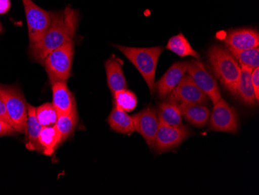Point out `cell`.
Here are the masks:
<instances>
[{"instance_id": "18", "label": "cell", "mask_w": 259, "mask_h": 195, "mask_svg": "<svg viewBox=\"0 0 259 195\" xmlns=\"http://www.w3.org/2000/svg\"><path fill=\"white\" fill-rule=\"evenodd\" d=\"M183 118L197 128L204 127L207 124L210 111L203 104H180Z\"/></svg>"}, {"instance_id": "24", "label": "cell", "mask_w": 259, "mask_h": 195, "mask_svg": "<svg viewBox=\"0 0 259 195\" xmlns=\"http://www.w3.org/2000/svg\"><path fill=\"white\" fill-rule=\"evenodd\" d=\"M113 104L115 107L127 113L136 108L138 98L132 90L123 89L113 95Z\"/></svg>"}, {"instance_id": "30", "label": "cell", "mask_w": 259, "mask_h": 195, "mask_svg": "<svg viewBox=\"0 0 259 195\" xmlns=\"http://www.w3.org/2000/svg\"><path fill=\"white\" fill-rule=\"evenodd\" d=\"M10 7H11L10 0H0V15L7 14Z\"/></svg>"}, {"instance_id": "22", "label": "cell", "mask_w": 259, "mask_h": 195, "mask_svg": "<svg viewBox=\"0 0 259 195\" xmlns=\"http://www.w3.org/2000/svg\"><path fill=\"white\" fill-rule=\"evenodd\" d=\"M167 49L180 57L191 56L199 59V54L192 47L189 41L182 33L169 39Z\"/></svg>"}, {"instance_id": "16", "label": "cell", "mask_w": 259, "mask_h": 195, "mask_svg": "<svg viewBox=\"0 0 259 195\" xmlns=\"http://www.w3.org/2000/svg\"><path fill=\"white\" fill-rule=\"evenodd\" d=\"M241 75L235 96L246 105L255 106L257 100L251 83V72L254 68L241 65Z\"/></svg>"}, {"instance_id": "31", "label": "cell", "mask_w": 259, "mask_h": 195, "mask_svg": "<svg viewBox=\"0 0 259 195\" xmlns=\"http://www.w3.org/2000/svg\"><path fill=\"white\" fill-rule=\"evenodd\" d=\"M3 31V26L2 24H1V22H0V33H2Z\"/></svg>"}, {"instance_id": "20", "label": "cell", "mask_w": 259, "mask_h": 195, "mask_svg": "<svg viewBox=\"0 0 259 195\" xmlns=\"http://www.w3.org/2000/svg\"><path fill=\"white\" fill-rule=\"evenodd\" d=\"M62 136L56 126L42 128L39 135V144L40 150L47 155H51L55 152V148L62 143Z\"/></svg>"}, {"instance_id": "28", "label": "cell", "mask_w": 259, "mask_h": 195, "mask_svg": "<svg viewBox=\"0 0 259 195\" xmlns=\"http://www.w3.org/2000/svg\"><path fill=\"white\" fill-rule=\"evenodd\" d=\"M15 132V129L12 127L11 125H8L4 121L0 120V137L12 135Z\"/></svg>"}, {"instance_id": "23", "label": "cell", "mask_w": 259, "mask_h": 195, "mask_svg": "<svg viewBox=\"0 0 259 195\" xmlns=\"http://www.w3.org/2000/svg\"><path fill=\"white\" fill-rule=\"evenodd\" d=\"M77 123H78V116H77L76 108L74 109L69 113L58 115L55 126L60 132L62 142L73 133Z\"/></svg>"}, {"instance_id": "21", "label": "cell", "mask_w": 259, "mask_h": 195, "mask_svg": "<svg viewBox=\"0 0 259 195\" xmlns=\"http://www.w3.org/2000/svg\"><path fill=\"white\" fill-rule=\"evenodd\" d=\"M41 125L39 123L36 116V107L33 106H27V129L25 134L28 139V144L33 149L40 150L39 144V135L42 129Z\"/></svg>"}, {"instance_id": "19", "label": "cell", "mask_w": 259, "mask_h": 195, "mask_svg": "<svg viewBox=\"0 0 259 195\" xmlns=\"http://www.w3.org/2000/svg\"><path fill=\"white\" fill-rule=\"evenodd\" d=\"M107 123L112 130L118 133L131 135L135 132L132 117L115 106L107 119Z\"/></svg>"}, {"instance_id": "29", "label": "cell", "mask_w": 259, "mask_h": 195, "mask_svg": "<svg viewBox=\"0 0 259 195\" xmlns=\"http://www.w3.org/2000/svg\"><path fill=\"white\" fill-rule=\"evenodd\" d=\"M0 120L4 121V122L11 125L12 127H13L8 112H7V108H6L5 104L1 100V98H0Z\"/></svg>"}, {"instance_id": "6", "label": "cell", "mask_w": 259, "mask_h": 195, "mask_svg": "<svg viewBox=\"0 0 259 195\" xmlns=\"http://www.w3.org/2000/svg\"><path fill=\"white\" fill-rule=\"evenodd\" d=\"M28 27L30 45L41 40L48 29L50 27L51 13L36 5L32 0H22Z\"/></svg>"}, {"instance_id": "3", "label": "cell", "mask_w": 259, "mask_h": 195, "mask_svg": "<svg viewBox=\"0 0 259 195\" xmlns=\"http://www.w3.org/2000/svg\"><path fill=\"white\" fill-rule=\"evenodd\" d=\"M113 46L122 52L136 67L137 69L145 79L151 94L153 95L155 92L157 65L164 48L161 46L132 48L120 45H114Z\"/></svg>"}, {"instance_id": "13", "label": "cell", "mask_w": 259, "mask_h": 195, "mask_svg": "<svg viewBox=\"0 0 259 195\" xmlns=\"http://www.w3.org/2000/svg\"><path fill=\"white\" fill-rule=\"evenodd\" d=\"M188 62L173 64L163 76L155 84V92L160 98H166L174 90L187 72Z\"/></svg>"}, {"instance_id": "14", "label": "cell", "mask_w": 259, "mask_h": 195, "mask_svg": "<svg viewBox=\"0 0 259 195\" xmlns=\"http://www.w3.org/2000/svg\"><path fill=\"white\" fill-rule=\"evenodd\" d=\"M53 94V104L58 115L66 114L75 108V99L68 89L67 81H50Z\"/></svg>"}, {"instance_id": "2", "label": "cell", "mask_w": 259, "mask_h": 195, "mask_svg": "<svg viewBox=\"0 0 259 195\" xmlns=\"http://www.w3.org/2000/svg\"><path fill=\"white\" fill-rule=\"evenodd\" d=\"M208 60L211 69L223 87L235 96L241 69L232 54L221 46L213 45L208 51Z\"/></svg>"}, {"instance_id": "7", "label": "cell", "mask_w": 259, "mask_h": 195, "mask_svg": "<svg viewBox=\"0 0 259 195\" xmlns=\"http://www.w3.org/2000/svg\"><path fill=\"white\" fill-rule=\"evenodd\" d=\"M211 130L235 133L238 129V115L235 108L221 97L216 104L210 117Z\"/></svg>"}, {"instance_id": "8", "label": "cell", "mask_w": 259, "mask_h": 195, "mask_svg": "<svg viewBox=\"0 0 259 195\" xmlns=\"http://www.w3.org/2000/svg\"><path fill=\"white\" fill-rule=\"evenodd\" d=\"M187 72L195 84L207 96L213 104H216L221 98L218 82L214 77L206 70L203 64L198 60L190 61L188 62Z\"/></svg>"}, {"instance_id": "5", "label": "cell", "mask_w": 259, "mask_h": 195, "mask_svg": "<svg viewBox=\"0 0 259 195\" xmlns=\"http://www.w3.org/2000/svg\"><path fill=\"white\" fill-rule=\"evenodd\" d=\"M0 98L5 104L13 128L19 133H25L28 105L21 91L17 87L0 86Z\"/></svg>"}, {"instance_id": "15", "label": "cell", "mask_w": 259, "mask_h": 195, "mask_svg": "<svg viewBox=\"0 0 259 195\" xmlns=\"http://www.w3.org/2000/svg\"><path fill=\"white\" fill-rule=\"evenodd\" d=\"M158 117L161 123L168 126L181 127L184 125L180 104L168 98L159 104Z\"/></svg>"}, {"instance_id": "27", "label": "cell", "mask_w": 259, "mask_h": 195, "mask_svg": "<svg viewBox=\"0 0 259 195\" xmlns=\"http://www.w3.org/2000/svg\"><path fill=\"white\" fill-rule=\"evenodd\" d=\"M251 83H252L253 89H254V96L256 100H259V68L258 67L254 68L251 72Z\"/></svg>"}, {"instance_id": "17", "label": "cell", "mask_w": 259, "mask_h": 195, "mask_svg": "<svg viewBox=\"0 0 259 195\" xmlns=\"http://www.w3.org/2000/svg\"><path fill=\"white\" fill-rule=\"evenodd\" d=\"M107 84L112 94L126 88V81L121 65L114 58H110L105 62Z\"/></svg>"}, {"instance_id": "25", "label": "cell", "mask_w": 259, "mask_h": 195, "mask_svg": "<svg viewBox=\"0 0 259 195\" xmlns=\"http://www.w3.org/2000/svg\"><path fill=\"white\" fill-rule=\"evenodd\" d=\"M229 50V49H228ZM240 65L255 68L259 66L258 48L246 50H229Z\"/></svg>"}, {"instance_id": "10", "label": "cell", "mask_w": 259, "mask_h": 195, "mask_svg": "<svg viewBox=\"0 0 259 195\" xmlns=\"http://www.w3.org/2000/svg\"><path fill=\"white\" fill-rule=\"evenodd\" d=\"M135 131L145 139L151 149L155 148V138L158 132V112L153 107H148L132 116Z\"/></svg>"}, {"instance_id": "26", "label": "cell", "mask_w": 259, "mask_h": 195, "mask_svg": "<svg viewBox=\"0 0 259 195\" xmlns=\"http://www.w3.org/2000/svg\"><path fill=\"white\" fill-rule=\"evenodd\" d=\"M36 116L42 127L53 126L58 120V113L52 103H47L36 107Z\"/></svg>"}, {"instance_id": "4", "label": "cell", "mask_w": 259, "mask_h": 195, "mask_svg": "<svg viewBox=\"0 0 259 195\" xmlns=\"http://www.w3.org/2000/svg\"><path fill=\"white\" fill-rule=\"evenodd\" d=\"M74 46L75 43L72 39L52 51L45 58L43 65L50 81H67L69 79L73 62Z\"/></svg>"}, {"instance_id": "11", "label": "cell", "mask_w": 259, "mask_h": 195, "mask_svg": "<svg viewBox=\"0 0 259 195\" xmlns=\"http://www.w3.org/2000/svg\"><path fill=\"white\" fill-rule=\"evenodd\" d=\"M167 98L180 104H205L209 99L195 84L189 74L183 76L180 84Z\"/></svg>"}, {"instance_id": "9", "label": "cell", "mask_w": 259, "mask_h": 195, "mask_svg": "<svg viewBox=\"0 0 259 195\" xmlns=\"http://www.w3.org/2000/svg\"><path fill=\"white\" fill-rule=\"evenodd\" d=\"M190 135L191 131L185 125L172 127L159 122L154 149L159 153L171 150L181 145Z\"/></svg>"}, {"instance_id": "1", "label": "cell", "mask_w": 259, "mask_h": 195, "mask_svg": "<svg viewBox=\"0 0 259 195\" xmlns=\"http://www.w3.org/2000/svg\"><path fill=\"white\" fill-rule=\"evenodd\" d=\"M51 24L41 40L30 45L32 58L43 65L45 58L52 51L73 39L78 27L79 14L71 7L58 12L51 13Z\"/></svg>"}, {"instance_id": "12", "label": "cell", "mask_w": 259, "mask_h": 195, "mask_svg": "<svg viewBox=\"0 0 259 195\" xmlns=\"http://www.w3.org/2000/svg\"><path fill=\"white\" fill-rule=\"evenodd\" d=\"M222 41L229 50H246L258 48L259 34L254 29H236L228 32Z\"/></svg>"}]
</instances>
